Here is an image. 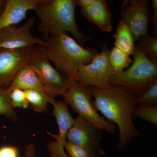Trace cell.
<instances>
[{"label": "cell", "mask_w": 157, "mask_h": 157, "mask_svg": "<svg viewBox=\"0 0 157 157\" xmlns=\"http://www.w3.org/2000/svg\"><path fill=\"white\" fill-rule=\"evenodd\" d=\"M0 115L5 116L12 121L18 119L17 113L11 104L10 95L6 89L0 87Z\"/></svg>", "instance_id": "21"}, {"label": "cell", "mask_w": 157, "mask_h": 157, "mask_svg": "<svg viewBox=\"0 0 157 157\" xmlns=\"http://www.w3.org/2000/svg\"><path fill=\"white\" fill-rule=\"evenodd\" d=\"M135 105L155 107L157 105V80L143 93L135 98Z\"/></svg>", "instance_id": "22"}, {"label": "cell", "mask_w": 157, "mask_h": 157, "mask_svg": "<svg viewBox=\"0 0 157 157\" xmlns=\"http://www.w3.org/2000/svg\"><path fill=\"white\" fill-rule=\"evenodd\" d=\"M64 147L69 157H92L84 149L67 140L65 142Z\"/></svg>", "instance_id": "24"}, {"label": "cell", "mask_w": 157, "mask_h": 157, "mask_svg": "<svg viewBox=\"0 0 157 157\" xmlns=\"http://www.w3.org/2000/svg\"><path fill=\"white\" fill-rule=\"evenodd\" d=\"M113 37L115 39V47L129 56L133 55L135 50V40L128 26L121 19Z\"/></svg>", "instance_id": "16"}, {"label": "cell", "mask_w": 157, "mask_h": 157, "mask_svg": "<svg viewBox=\"0 0 157 157\" xmlns=\"http://www.w3.org/2000/svg\"><path fill=\"white\" fill-rule=\"evenodd\" d=\"M34 47L17 49L0 48V87L6 89L19 70L28 64Z\"/></svg>", "instance_id": "12"}, {"label": "cell", "mask_w": 157, "mask_h": 157, "mask_svg": "<svg viewBox=\"0 0 157 157\" xmlns=\"http://www.w3.org/2000/svg\"><path fill=\"white\" fill-rule=\"evenodd\" d=\"M42 0H7L5 11L0 17V29L15 25L26 17L29 10H35Z\"/></svg>", "instance_id": "13"}, {"label": "cell", "mask_w": 157, "mask_h": 157, "mask_svg": "<svg viewBox=\"0 0 157 157\" xmlns=\"http://www.w3.org/2000/svg\"><path fill=\"white\" fill-rule=\"evenodd\" d=\"M133 119L139 118L150 123L155 127L157 125V106L155 107L135 105L132 112Z\"/></svg>", "instance_id": "20"}, {"label": "cell", "mask_w": 157, "mask_h": 157, "mask_svg": "<svg viewBox=\"0 0 157 157\" xmlns=\"http://www.w3.org/2000/svg\"><path fill=\"white\" fill-rule=\"evenodd\" d=\"M15 89L37 90L49 96L48 91L41 83L32 66L28 64L17 72L6 90L10 94Z\"/></svg>", "instance_id": "15"}, {"label": "cell", "mask_w": 157, "mask_h": 157, "mask_svg": "<svg viewBox=\"0 0 157 157\" xmlns=\"http://www.w3.org/2000/svg\"><path fill=\"white\" fill-rule=\"evenodd\" d=\"M87 87L94 98L92 102L96 110L101 112L107 121L117 125L119 140L117 148L122 150L133 138L140 135L132 118L135 97L126 88L120 85L106 88Z\"/></svg>", "instance_id": "1"}, {"label": "cell", "mask_w": 157, "mask_h": 157, "mask_svg": "<svg viewBox=\"0 0 157 157\" xmlns=\"http://www.w3.org/2000/svg\"><path fill=\"white\" fill-rule=\"evenodd\" d=\"M138 49L155 63H157V36L147 35L140 38L135 45Z\"/></svg>", "instance_id": "19"}, {"label": "cell", "mask_w": 157, "mask_h": 157, "mask_svg": "<svg viewBox=\"0 0 157 157\" xmlns=\"http://www.w3.org/2000/svg\"><path fill=\"white\" fill-rule=\"evenodd\" d=\"M96 0H76V6L81 7L82 9L87 8L95 2Z\"/></svg>", "instance_id": "28"}, {"label": "cell", "mask_w": 157, "mask_h": 157, "mask_svg": "<svg viewBox=\"0 0 157 157\" xmlns=\"http://www.w3.org/2000/svg\"><path fill=\"white\" fill-rule=\"evenodd\" d=\"M44 40L48 59L70 78L81 66L89 64L99 53L96 48L81 46L67 33L47 37Z\"/></svg>", "instance_id": "3"}, {"label": "cell", "mask_w": 157, "mask_h": 157, "mask_svg": "<svg viewBox=\"0 0 157 157\" xmlns=\"http://www.w3.org/2000/svg\"><path fill=\"white\" fill-rule=\"evenodd\" d=\"M7 4V0H0V17L5 11Z\"/></svg>", "instance_id": "29"}, {"label": "cell", "mask_w": 157, "mask_h": 157, "mask_svg": "<svg viewBox=\"0 0 157 157\" xmlns=\"http://www.w3.org/2000/svg\"><path fill=\"white\" fill-rule=\"evenodd\" d=\"M102 131L78 115L68 131L67 140L84 149L91 157H102L106 154L101 147Z\"/></svg>", "instance_id": "8"}, {"label": "cell", "mask_w": 157, "mask_h": 157, "mask_svg": "<svg viewBox=\"0 0 157 157\" xmlns=\"http://www.w3.org/2000/svg\"><path fill=\"white\" fill-rule=\"evenodd\" d=\"M130 56L115 46L109 51V61L114 75L121 73L129 67L132 62Z\"/></svg>", "instance_id": "18"}, {"label": "cell", "mask_w": 157, "mask_h": 157, "mask_svg": "<svg viewBox=\"0 0 157 157\" xmlns=\"http://www.w3.org/2000/svg\"><path fill=\"white\" fill-rule=\"evenodd\" d=\"M19 149L12 145L0 147V157H19Z\"/></svg>", "instance_id": "25"}, {"label": "cell", "mask_w": 157, "mask_h": 157, "mask_svg": "<svg viewBox=\"0 0 157 157\" xmlns=\"http://www.w3.org/2000/svg\"><path fill=\"white\" fill-rule=\"evenodd\" d=\"M24 157H36V148L33 144L31 143L26 146Z\"/></svg>", "instance_id": "27"}, {"label": "cell", "mask_w": 157, "mask_h": 157, "mask_svg": "<svg viewBox=\"0 0 157 157\" xmlns=\"http://www.w3.org/2000/svg\"><path fill=\"white\" fill-rule=\"evenodd\" d=\"M109 53L107 44H104L101 52L89 64L81 66L71 79L86 87H110L109 80L114 73L109 61Z\"/></svg>", "instance_id": "7"}, {"label": "cell", "mask_w": 157, "mask_h": 157, "mask_svg": "<svg viewBox=\"0 0 157 157\" xmlns=\"http://www.w3.org/2000/svg\"><path fill=\"white\" fill-rule=\"evenodd\" d=\"M11 104L14 108L18 107L26 109L28 107L29 103L24 90L20 89L13 90L9 94Z\"/></svg>", "instance_id": "23"}, {"label": "cell", "mask_w": 157, "mask_h": 157, "mask_svg": "<svg viewBox=\"0 0 157 157\" xmlns=\"http://www.w3.org/2000/svg\"><path fill=\"white\" fill-rule=\"evenodd\" d=\"M24 91L29 104L36 112H45L47 110L48 103L52 104L56 101L54 98L40 91L27 90Z\"/></svg>", "instance_id": "17"}, {"label": "cell", "mask_w": 157, "mask_h": 157, "mask_svg": "<svg viewBox=\"0 0 157 157\" xmlns=\"http://www.w3.org/2000/svg\"><path fill=\"white\" fill-rule=\"evenodd\" d=\"M63 97L64 102L69 104L78 115L109 134H115L116 126L98 113L93 106L92 97L87 87L77 82Z\"/></svg>", "instance_id": "6"}, {"label": "cell", "mask_w": 157, "mask_h": 157, "mask_svg": "<svg viewBox=\"0 0 157 157\" xmlns=\"http://www.w3.org/2000/svg\"><path fill=\"white\" fill-rule=\"evenodd\" d=\"M52 104L53 107V114L58 126L59 133L56 135L47 132L56 140L48 141L47 149L51 157H69L65 152L64 146L67 140L68 131L73 126L75 119L70 114L67 104L64 101H55Z\"/></svg>", "instance_id": "11"}, {"label": "cell", "mask_w": 157, "mask_h": 157, "mask_svg": "<svg viewBox=\"0 0 157 157\" xmlns=\"http://www.w3.org/2000/svg\"><path fill=\"white\" fill-rule=\"evenodd\" d=\"M149 3L148 0H124L122 5L121 19L128 26L136 41L148 35L151 20Z\"/></svg>", "instance_id": "9"}, {"label": "cell", "mask_w": 157, "mask_h": 157, "mask_svg": "<svg viewBox=\"0 0 157 157\" xmlns=\"http://www.w3.org/2000/svg\"><path fill=\"white\" fill-rule=\"evenodd\" d=\"M151 6L154 9V13L151 17V21L153 25V36H157V1L153 0Z\"/></svg>", "instance_id": "26"}, {"label": "cell", "mask_w": 157, "mask_h": 157, "mask_svg": "<svg viewBox=\"0 0 157 157\" xmlns=\"http://www.w3.org/2000/svg\"><path fill=\"white\" fill-rule=\"evenodd\" d=\"M76 7V0H42L34 10L40 20L38 30L45 38L69 32L83 46L90 39L77 26Z\"/></svg>", "instance_id": "2"}, {"label": "cell", "mask_w": 157, "mask_h": 157, "mask_svg": "<svg viewBox=\"0 0 157 157\" xmlns=\"http://www.w3.org/2000/svg\"><path fill=\"white\" fill-rule=\"evenodd\" d=\"M35 21V17H31L19 27L11 25L0 29V48L17 49L37 45L45 46V40L31 33V29Z\"/></svg>", "instance_id": "10"}, {"label": "cell", "mask_w": 157, "mask_h": 157, "mask_svg": "<svg viewBox=\"0 0 157 157\" xmlns=\"http://www.w3.org/2000/svg\"><path fill=\"white\" fill-rule=\"evenodd\" d=\"M132 56L134 60L131 67L113 76L109 84L124 86L137 97L157 80V63L136 48Z\"/></svg>", "instance_id": "4"}, {"label": "cell", "mask_w": 157, "mask_h": 157, "mask_svg": "<svg viewBox=\"0 0 157 157\" xmlns=\"http://www.w3.org/2000/svg\"><path fill=\"white\" fill-rule=\"evenodd\" d=\"M28 64L32 66L42 85L47 90L48 95L54 98L64 96L68 90L77 82L63 75L53 67L48 59L45 46L35 45Z\"/></svg>", "instance_id": "5"}, {"label": "cell", "mask_w": 157, "mask_h": 157, "mask_svg": "<svg viewBox=\"0 0 157 157\" xmlns=\"http://www.w3.org/2000/svg\"><path fill=\"white\" fill-rule=\"evenodd\" d=\"M81 12L90 22L95 25L103 32H112V14L107 7L106 0H96L92 5L82 9Z\"/></svg>", "instance_id": "14"}]
</instances>
